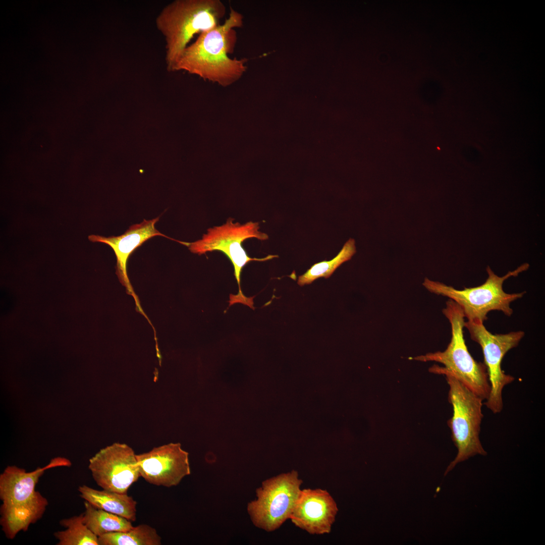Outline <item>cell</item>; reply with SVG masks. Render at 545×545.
I'll use <instances>...</instances> for the list:
<instances>
[{"instance_id":"15","label":"cell","mask_w":545,"mask_h":545,"mask_svg":"<svg viewBox=\"0 0 545 545\" xmlns=\"http://www.w3.org/2000/svg\"><path fill=\"white\" fill-rule=\"evenodd\" d=\"M83 522L98 537L110 532L125 531L134 526L132 521L120 516L96 508L84 502Z\"/></svg>"},{"instance_id":"12","label":"cell","mask_w":545,"mask_h":545,"mask_svg":"<svg viewBox=\"0 0 545 545\" xmlns=\"http://www.w3.org/2000/svg\"><path fill=\"white\" fill-rule=\"evenodd\" d=\"M331 494L321 488L301 489L290 519L309 534L329 533L338 512Z\"/></svg>"},{"instance_id":"17","label":"cell","mask_w":545,"mask_h":545,"mask_svg":"<svg viewBox=\"0 0 545 545\" xmlns=\"http://www.w3.org/2000/svg\"><path fill=\"white\" fill-rule=\"evenodd\" d=\"M60 524L66 529L54 532L58 545H99L98 537L83 522V513L63 519Z\"/></svg>"},{"instance_id":"9","label":"cell","mask_w":545,"mask_h":545,"mask_svg":"<svg viewBox=\"0 0 545 545\" xmlns=\"http://www.w3.org/2000/svg\"><path fill=\"white\" fill-rule=\"evenodd\" d=\"M464 326L467 329L471 339L480 345L483 354L490 385L489 395L484 404L493 413H499L503 408V390L515 379L502 370V362L506 354L518 345L524 332L518 331L493 334L480 321L467 320Z\"/></svg>"},{"instance_id":"11","label":"cell","mask_w":545,"mask_h":545,"mask_svg":"<svg viewBox=\"0 0 545 545\" xmlns=\"http://www.w3.org/2000/svg\"><path fill=\"white\" fill-rule=\"evenodd\" d=\"M136 458L140 476L154 485L176 486L191 473L189 454L179 443L154 447Z\"/></svg>"},{"instance_id":"6","label":"cell","mask_w":545,"mask_h":545,"mask_svg":"<svg viewBox=\"0 0 545 545\" xmlns=\"http://www.w3.org/2000/svg\"><path fill=\"white\" fill-rule=\"evenodd\" d=\"M443 374L449 386V401L453 411L448 424L458 450L456 457L445 472L446 475L457 464L476 455L485 456L487 452L479 440L483 400L453 375L447 372Z\"/></svg>"},{"instance_id":"13","label":"cell","mask_w":545,"mask_h":545,"mask_svg":"<svg viewBox=\"0 0 545 545\" xmlns=\"http://www.w3.org/2000/svg\"><path fill=\"white\" fill-rule=\"evenodd\" d=\"M159 217L151 220H144L140 224L131 226L123 234L119 236L105 237L91 235L89 240L92 242H101L108 245L114 250L117 258V271L120 282L124 286L129 294L134 298L137 309L143 314V310L134 293L127 272V263L129 256L143 243L156 236H161L178 242L160 233L155 227Z\"/></svg>"},{"instance_id":"7","label":"cell","mask_w":545,"mask_h":545,"mask_svg":"<svg viewBox=\"0 0 545 545\" xmlns=\"http://www.w3.org/2000/svg\"><path fill=\"white\" fill-rule=\"evenodd\" d=\"M233 219L229 218L222 226L208 229L207 234H204L200 240L193 242L181 241L180 243L187 246L191 252L199 255L215 250L223 252L233 265L234 275L239 286L238 295L230 298V305L241 303L252 308V299L245 297L241 289L240 275L243 268L251 261H264L278 256L268 255L262 258L248 256L242 247L244 240L252 238L265 240L268 239V235L259 231L258 222H249L241 225L239 223H233Z\"/></svg>"},{"instance_id":"10","label":"cell","mask_w":545,"mask_h":545,"mask_svg":"<svg viewBox=\"0 0 545 545\" xmlns=\"http://www.w3.org/2000/svg\"><path fill=\"white\" fill-rule=\"evenodd\" d=\"M92 476L103 489L127 494L140 476L133 449L124 443H115L97 452L89 460Z\"/></svg>"},{"instance_id":"8","label":"cell","mask_w":545,"mask_h":545,"mask_svg":"<svg viewBox=\"0 0 545 545\" xmlns=\"http://www.w3.org/2000/svg\"><path fill=\"white\" fill-rule=\"evenodd\" d=\"M302 482L295 470L264 480L256 490V499L247 505L253 524L271 532L290 519Z\"/></svg>"},{"instance_id":"16","label":"cell","mask_w":545,"mask_h":545,"mask_svg":"<svg viewBox=\"0 0 545 545\" xmlns=\"http://www.w3.org/2000/svg\"><path fill=\"white\" fill-rule=\"evenodd\" d=\"M99 545H160L156 529L142 524L125 531L110 532L98 537Z\"/></svg>"},{"instance_id":"18","label":"cell","mask_w":545,"mask_h":545,"mask_svg":"<svg viewBox=\"0 0 545 545\" xmlns=\"http://www.w3.org/2000/svg\"><path fill=\"white\" fill-rule=\"evenodd\" d=\"M356 253L355 240L349 239L341 251L333 259L316 263L304 274L298 277L297 283L300 286L311 284L320 278L328 279L343 263L350 260Z\"/></svg>"},{"instance_id":"14","label":"cell","mask_w":545,"mask_h":545,"mask_svg":"<svg viewBox=\"0 0 545 545\" xmlns=\"http://www.w3.org/2000/svg\"><path fill=\"white\" fill-rule=\"evenodd\" d=\"M78 492L81 498L96 508L131 521L136 520L137 502L127 494L97 490L86 485L79 486Z\"/></svg>"},{"instance_id":"2","label":"cell","mask_w":545,"mask_h":545,"mask_svg":"<svg viewBox=\"0 0 545 545\" xmlns=\"http://www.w3.org/2000/svg\"><path fill=\"white\" fill-rule=\"evenodd\" d=\"M65 458L52 459L43 467L31 472L16 465L8 466L0 475V524L6 536L14 539L20 531L40 519L48 506L46 498L35 487L40 477L49 469L70 467Z\"/></svg>"},{"instance_id":"3","label":"cell","mask_w":545,"mask_h":545,"mask_svg":"<svg viewBox=\"0 0 545 545\" xmlns=\"http://www.w3.org/2000/svg\"><path fill=\"white\" fill-rule=\"evenodd\" d=\"M226 8L220 0H175L166 6L156 18V26L166 43L168 71L196 34L220 24Z\"/></svg>"},{"instance_id":"5","label":"cell","mask_w":545,"mask_h":545,"mask_svg":"<svg viewBox=\"0 0 545 545\" xmlns=\"http://www.w3.org/2000/svg\"><path fill=\"white\" fill-rule=\"evenodd\" d=\"M529 267L528 263H524L505 276L499 277L487 266L488 278L483 284L474 287H464L463 290H457L427 278L425 279L423 285L429 292L455 302L461 308L468 321L483 322L491 311H500L506 316L512 315L513 310L511 303L523 297L526 292L507 293L503 288L504 282L510 277L518 276Z\"/></svg>"},{"instance_id":"1","label":"cell","mask_w":545,"mask_h":545,"mask_svg":"<svg viewBox=\"0 0 545 545\" xmlns=\"http://www.w3.org/2000/svg\"><path fill=\"white\" fill-rule=\"evenodd\" d=\"M243 25V17L231 8L224 22L198 35L184 50L173 71H183L226 87L240 80L247 70L246 58H231L235 29Z\"/></svg>"},{"instance_id":"4","label":"cell","mask_w":545,"mask_h":545,"mask_svg":"<svg viewBox=\"0 0 545 545\" xmlns=\"http://www.w3.org/2000/svg\"><path fill=\"white\" fill-rule=\"evenodd\" d=\"M443 313L451 324V339L444 351L428 353L409 359L427 362L435 361L444 366L433 365L429 368L431 373H449L462 382L483 400L489 397L490 385L484 363L478 362L469 353L464 338L465 317L461 308L449 299Z\"/></svg>"}]
</instances>
